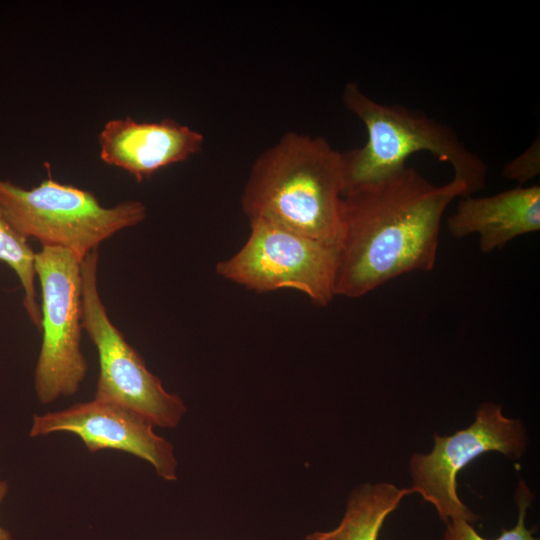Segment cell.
I'll return each mask as SVG.
<instances>
[{
    "instance_id": "6",
    "label": "cell",
    "mask_w": 540,
    "mask_h": 540,
    "mask_svg": "<svg viewBox=\"0 0 540 540\" xmlns=\"http://www.w3.org/2000/svg\"><path fill=\"white\" fill-rule=\"evenodd\" d=\"M81 262L71 251L42 247L35 253L41 290L42 342L34 371V390L42 404L78 392L88 363L81 351Z\"/></svg>"
},
{
    "instance_id": "13",
    "label": "cell",
    "mask_w": 540,
    "mask_h": 540,
    "mask_svg": "<svg viewBox=\"0 0 540 540\" xmlns=\"http://www.w3.org/2000/svg\"><path fill=\"white\" fill-rule=\"evenodd\" d=\"M35 253L28 239L9 223L0 208V261L17 275L23 289V306L31 323L40 331L41 311L37 301Z\"/></svg>"
},
{
    "instance_id": "2",
    "label": "cell",
    "mask_w": 540,
    "mask_h": 540,
    "mask_svg": "<svg viewBox=\"0 0 540 540\" xmlns=\"http://www.w3.org/2000/svg\"><path fill=\"white\" fill-rule=\"evenodd\" d=\"M341 152L325 138L286 132L252 164L241 204L263 220L338 248L342 232Z\"/></svg>"
},
{
    "instance_id": "7",
    "label": "cell",
    "mask_w": 540,
    "mask_h": 540,
    "mask_svg": "<svg viewBox=\"0 0 540 540\" xmlns=\"http://www.w3.org/2000/svg\"><path fill=\"white\" fill-rule=\"evenodd\" d=\"M249 222L247 241L217 263V274L258 293L297 290L327 306L335 297L337 249L267 221Z\"/></svg>"
},
{
    "instance_id": "11",
    "label": "cell",
    "mask_w": 540,
    "mask_h": 540,
    "mask_svg": "<svg viewBox=\"0 0 540 540\" xmlns=\"http://www.w3.org/2000/svg\"><path fill=\"white\" fill-rule=\"evenodd\" d=\"M447 227L456 239L477 235L481 252L489 254L540 230V187L518 186L491 196L462 197Z\"/></svg>"
},
{
    "instance_id": "14",
    "label": "cell",
    "mask_w": 540,
    "mask_h": 540,
    "mask_svg": "<svg viewBox=\"0 0 540 540\" xmlns=\"http://www.w3.org/2000/svg\"><path fill=\"white\" fill-rule=\"evenodd\" d=\"M531 500L532 494L527 485L524 481H520L516 494L519 508L518 520L512 529L502 528L499 537L486 539L476 532L470 522L464 519H456L446 523L444 540H539V538L533 536L534 529L529 530L525 526V516Z\"/></svg>"
},
{
    "instance_id": "4",
    "label": "cell",
    "mask_w": 540,
    "mask_h": 540,
    "mask_svg": "<svg viewBox=\"0 0 540 540\" xmlns=\"http://www.w3.org/2000/svg\"><path fill=\"white\" fill-rule=\"evenodd\" d=\"M0 208L24 238L36 239L42 247L69 250L80 261L147 216L146 206L138 200L106 207L91 191L51 177L28 189L0 177Z\"/></svg>"
},
{
    "instance_id": "9",
    "label": "cell",
    "mask_w": 540,
    "mask_h": 540,
    "mask_svg": "<svg viewBox=\"0 0 540 540\" xmlns=\"http://www.w3.org/2000/svg\"><path fill=\"white\" fill-rule=\"evenodd\" d=\"M55 432L75 434L90 452L114 449L130 453L149 462L162 479L177 478L172 444L158 436L145 418L120 405L94 398L33 416L30 437Z\"/></svg>"
},
{
    "instance_id": "8",
    "label": "cell",
    "mask_w": 540,
    "mask_h": 540,
    "mask_svg": "<svg viewBox=\"0 0 540 540\" xmlns=\"http://www.w3.org/2000/svg\"><path fill=\"white\" fill-rule=\"evenodd\" d=\"M434 442L430 453H416L410 459L411 488L435 507L445 523L456 519L473 523L478 519L458 497L459 471L490 451L520 458L527 445L522 423L504 416L494 403L482 404L468 428L445 437L435 434Z\"/></svg>"
},
{
    "instance_id": "12",
    "label": "cell",
    "mask_w": 540,
    "mask_h": 540,
    "mask_svg": "<svg viewBox=\"0 0 540 540\" xmlns=\"http://www.w3.org/2000/svg\"><path fill=\"white\" fill-rule=\"evenodd\" d=\"M412 493V488L400 489L386 482L363 485L350 496L337 527L310 534L306 540H377L386 517Z\"/></svg>"
},
{
    "instance_id": "15",
    "label": "cell",
    "mask_w": 540,
    "mask_h": 540,
    "mask_svg": "<svg viewBox=\"0 0 540 540\" xmlns=\"http://www.w3.org/2000/svg\"><path fill=\"white\" fill-rule=\"evenodd\" d=\"M540 173V141L539 134L533 143L518 157L507 163L502 175L517 181L520 186L532 180Z\"/></svg>"
},
{
    "instance_id": "10",
    "label": "cell",
    "mask_w": 540,
    "mask_h": 540,
    "mask_svg": "<svg viewBox=\"0 0 540 540\" xmlns=\"http://www.w3.org/2000/svg\"><path fill=\"white\" fill-rule=\"evenodd\" d=\"M101 160L142 182L169 165L198 153L204 136L173 119L138 122L131 117L107 121L98 135Z\"/></svg>"
},
{
    "instance_id": "5",
    "label": "cell",
    "mask_w": 540,
    "mask_h": 540,
    "mask_svg": "<svg viewBox=\"0 0 540 540\" xmlns=\"http://www.w3.org/2000/svg\"><path fill=\"white\" fill-rule=\"evenodd\" d=\"M98 260L95 249L81 262L82 327L99 361L94 398L129 409L153 426L174 428L186 406L179 396L166 391L111 321L98 288Z\"/></svg>"
},
{
    "instance_id": "1",
    "label": "cell",
    "mask_w": 540,
    "mask_h": 540,
    "mask_svg": "<svg viewBox=\"0 0 540 540\" xmlns=\"http://www.w3.org/2000/svg\"><path fill=\"white\" fill-rule=\"evenodd\" d=\"M466 196L462 182L435 185L409 166L344 194L335 296L359 298L404 274L433 270L444 213Z\"/></svg>"
},
{
    "instance_id": "16",
    "label": "cell",
    "mask_w": 540,
    "mask_h": 540,
    "mask_svg": "<svg viewBox=\"0 0 540 540\" xmlns=\"http://www.w3.org/2000/svg\"><path fill=\"white\" fill-rule=\"evenodd\" d=\"M8 484L5 480H0V504L8 492ZM0 540H12L8 530L0 526Z\"/></svg>"
},
{
    "instance_id": "3",
    "label": "cell",
    "mask_w": 540,
    "mask_h": 540,
    "mask_svg": "<svg viewBox=\"0 0 540 540\" xmlns=\"http://www.w3.org/2000/svg\"><path fill=\"white\" fill-rule=\"evenodd\" d=\"M342 102L367 132L362 147L341 152L343 195L391 176L407 166L410 156L422 151L448 163L453 179L465 185L468 196L484 187L487 164L450 126L403 105L379 103L355 82L344 87Z\"/></svg>"
}]
</instances>
